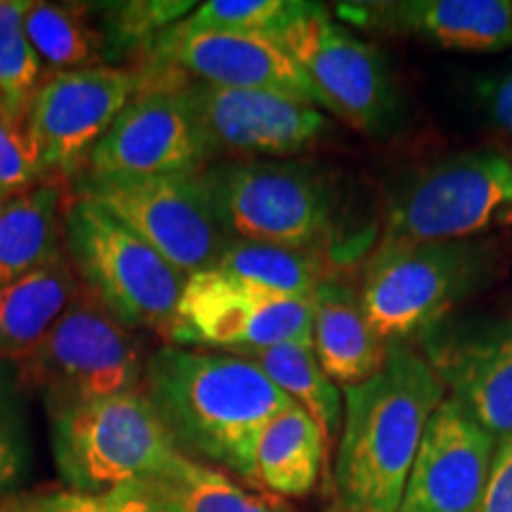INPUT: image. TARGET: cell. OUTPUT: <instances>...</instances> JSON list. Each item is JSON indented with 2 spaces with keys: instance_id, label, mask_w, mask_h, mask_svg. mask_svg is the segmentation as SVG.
I'll list each match as a JSON object with an SVG mask.
<instances>
[{
  "instance_id": "17",
  "label": "cell",
  "mask_w": 512,
  "mask_h": 512,
  "mask_svg": "<svg viewBox=\"0 0 512 512\" xmlns=\"http://www.w3.org/2000/svg\"><path fill=\"white\" fill-rule=\"evenodd\" d=\"M496 439L451 396L432 415L396 512H477Z\"/></svg>"
},
{
  "instance_id": "10",
  "label": "cell",
  "mask_w": 512,
  "mask_h": 512,
  "mask_svg": "<svg viewBox=\"0 0 512 512\" xmlns=\"http://www.w3.org/2000/svg\"><path fill=\"white\" fill-rule=\"evenodd\" d=\"M69 190L131 228L185 278L214 268L230 242L216 219L202 171L152 178H72Z\"/></svg>"
},
{
  "instance_id": "24",
  "label": "cell",
  "mask_w": 512,
  "mask_h": 512,
  "mask_svg": "<svg viewBox=\"0 0 512 512\" xmlns=\"http://www.w3.org/2000/svg\"><path fill=\"white\" fill-rule=\"evenodd\" d=\"M214 268L290 299H313L325 280L339 278L330 254L242 240H230Z\"/></svg>"
},
{
  "instance_id": "18",
  "label": "cell",
  "mask_w": 512,
  "mask_h": 512,
  "mask_svg": "<svg viewBox=\"0 0 512 512\" xmlns=\"http://www.w3.org/2000/svg\"><path fill=\"white\" fill-rule=\"evenodd\" d=\"M339 22L380 34L406 36L456 53H501L512 48L510 0H389L339 3Z\"/></svg>"
},
{
  "instance_id": "27",
  "label": "cell",
  "mask_w": 512,
  "mask_h": 512,
  "mask_svg": "<svg viewBox=\"0 0 512 512\" xmlns=\"http://www.w3.org/2000/svg\"><path fill=\"white\" fill-rule=\"evenodd\" d=\"M91 5L105 36L110 64L131 57L140 62L164 31L181 24L190 10L197 8L190 0H121Z\"/></svg>"
},
{
  "instance_id": "13",
  "label": "cell",
  "mask_w": 512,
  "mask_h": 512,
  "mask_svg": "<svg viewBox=\"0 0 512 512\" xmlns=\"http://www.w3.org/2000/svg\"><path fill=\"white\" fill-rule=\"evenodd\" d=\"M176 76L214 159L249 162L302 155L323 143L332 128L323 110L285 95L209 86Z\"/></svg>"
},
{
  "instance_id": "22",
  "label": "cell",
  "mask_w": 512,
  "mask_h": 512,
  "mask_svg": "<svg viewBox=\"0 0 512 512\" xmlns=\"http://www.w3.org/2000/svg\"><path fill=\"white\" fill-rule=\"evenodd\" d=\"M69 202V181L50 178L0 204V287L62 252Z\"/></svg>"
},
{
  "instance_id": "21",
  "label": "cell",
  "mask_w": 512,
  "mask_h": 512,
  "mask_svg": "<svg viewBox=\"0 0 512 512\" xmlns=\"http://www.w3.org/2000/svg\"><path fill=\"white\" fill-rule=\"evenodd\" d=\"M81 294L83 285L64 249L48 264L0 287V361L22 363Z\"/></svg>"
},
{
  "instance_id": "33",
  "label": "cell",
  "mask_w": 512,
  "mask_h": 512,
  "mask_svg": "<svg viewBox=\"0 0 512 512\" xmlns=\"http://www.w3.org/2000/svg\"><path fill=\"white\" fill-rule=\"evenodd\" d=\"M477 100L486 119L512 136V64L477 83Z\"/></svg>"
},
{
  "instance_id": "34",
  "label": "cell",
  "mask_w": 512,
  "mask_h": 512,
  "mask_svg": "<svg viewBox=\"0 0 512 512\" xmlns=\"http://www.w3.org/2000/svg\"><path fill=\"white\" fill-rule=\"evenodd\" d=\"M477 512H512V439L496 444L494 463Z\"/></svg>"
},
{
  "instance_id": "20",
  "label": "cell",
  "mask_w": 512,
  "mask_h": 512,
  "mask_svg": "<svg viewBox=\"0 0 512 512\" xmlns=\"http://www.w3.org/2000/svg\"><path fill=\"white\" fill-rule=\"evenodd\" d=\"M313 351L320 368L339 387H354L380 373L389 344L375 335L358 292L339 278L313 294Z\"/></svg>"
},
{
  "instance_id": "7",
  "label": "cell",
  "mask_w": 512,
  "mask_h": 512,
  "mask_svg": "<svg viewBox=\"0 0 512 512\" xmlns=\"http://www.w3.org/2000/svg\"><path fill=\"white\" fill-rule=\"evenodd\" d=\"M512 223V159L463 152L408 178L389 200L377 245L479 240Z\"/></svg>"
},
{
  "instance_id": "8",
  "label": "cell",
  "mask_w": 512,
  "mask_h": 512,
  "mask_svg": "<svg viewBox=\"0 0 512 512\" xmlns=\"http://www.w3.org/2000/svg\"><path fill=\"white\" fill-rule=\"evenodd\" d=\"M147 356L145 332L121 325L83 290L17 370L24 387L41 394L48 413H55L140 389Z\"/></svg>"
},
{
  "instance_id": "1",
  "label": "cell",
  "mask_w": 512,
  "mask_h": 512,
  "mask_svg": "<svg viewBox=\"0 0 512 512\" xmlns=\"http://www.w3.org/2000/svg\"><path fill=\"white\" fill-rule=\"evenodd\" d=\"M140 392L183 456L221 467L249 486H256L259 434L294 406L247 358L176 344L150 351Z\"/></svg>"
},
{
  "instance_id": "5",
  "label": "cell",
  "mask_w": 512,
  "mask_h": 512,
  "mask_svg": "<svg viewBox=\"0 0 512 512\" xmlns=\"http://www.w3.org/2000/svg\"><path fill=\"white\" fill-rule=\"evenodd\" d=\"M202 178L228 240L330 254L335 197L313 166L235 159L209 164Z\"/></svg>"
},
{
  "instance_id": "12",
  "label": "cell",
  "mask_w": 512,
  "mask_h": 512,
  "mask_svg": "<svg viewBox=\"0 0 512 512\" xmlns=\"http://www.w3.org/2000/svg\"><path fill=\"white\" fill-rule=\"evenodd\" d=\"M166 339L211 351L313 344V299H290L207 268L185 280Z\"/></svg>"
},
{
  "instance_id": "19",
  "label": "cell",
  "mask_w": 512,
  "mask_h": 512,
  "mask_svg": "<svg viewBox=\"0 0 512 512\" xmlns=\"http://www.w3.org/2000/svg\"><path fill=\"white\" fill-rule=\"evenodd\" d=\"M121 489L155 512H294L285 498L235 482L226 472L183 453Z\"/></svg>"
},
{
  "instance_id": "11",
  "label": "cell",
  "mask_w": 512,
  "mask_h": 512,
  "mask_svg": "<svg viewBox=\"0 0 512 512\" xmlns=\"http://www.w3.org/2000/svg\"><path fill=\"white\" fill-rule=\"evenodd\" d=\"M138 91L74 178L200 174L214 162L174 72L133 69Z\"/></svg>"
},
{
  "instance_id": "3",
  "label": "cell",
  "mask_w": 512,
  "mask_h": 512,
  "mask_svg": "<svg viewBox=\"0 0 512 512\" xmlns=\"http://www.w3.org/2000/svg\"><path fill=\"white\" fill-rule=\"evenodd\" d=\"M498 259V247L486 238L377 245L358 292L361 309L384 342L411 344L489 285Z\"/></svg>"
},
{
  "instance_id": "9",
  "label": "cell",
  "mask_w": 512,
  "mask_h": 512,
  "mask_svg": "<svg viewBox=\"0 0 512 512\" xmlns=\"http://www.w3.org/2000/svg\"><path fill=\"white\" fill-rule=\"evenodd\" d=\"M306 74L318 105L363 133L387 136L399 124L401 98L392 69L375 46L311 3L278 38Z\"/></svg>"
},
{
  "instance_id": "35",
  "label": "cell",
  "mask_w": 512,
  "mask_h": 512,
  "mask_svg": "<svg viewBox=\"0 0 512 512\" xmlns=\"http://www.w3.org/2000/svg\"><path fill=\"white\" fill-rule=\"evenodd\" d=\"M0 512H19L15 505H10V508H0Z\"/></svg>"
},
{
  "instance_id": "29",
  "label": "cell",
  "mask_w": 512,
  "mask_h": 512,
  "mask_svg": "<svg viewBox=\"0 0 512 512\" xmlns=\"http://www.w3.org/2000/svg\"><path fill=\"white\" fill-rule=\"evenodd\" d=\"M306 0H209L197 5L178 27L214 34L271 36L280 34L309 10Z\"/></svg>"
},
{
  "instance_id": "28",
  "label": "cell",
  "mask_w": 512,
  "mask_h": 512,
  "mask_svg": "<svg viewBox=\"0 0 512 512\" xmlns=\"http://www.w3.org/2000/svg\"><path fill=\"white\" fill-rule=\"evenodd\" d=\"M24 10L27 0H0V100L17 119H27L31 100L48 76L24 29Z\"/></svg>"
},
{
  "instance_id": "25",
  "label": "cell",
  "mask_w": 512,
  "mask_h": 512,
  "mask_svg": "<svg viewBox=\"0 0 512 512\" xmlns=\"http://www.w3.org/2000/svg\"><path fill=\"white\" fill-rule=\"evenodd\" d=\"M24 29L41 62L55 72L112 67L93 5L27 3Z\"/></svg>"
},
{
  "instance_id": "14",
  "label": "cell",
  "mask_w": 512,
  "mask_h": 512,
  "mask_svg": "<svg viewBox=\"0 0 512 512\" xmlns=\"http://www.w3.org/2000/svg\"><path fill=\"white\" fill-rule=\"evenodd\" d=\"M138 91V74L124 67L53 72L27 112V131L50 178L72 181Z\"/></svg>"
},
{
  "instance_id": "4",
  "label": "cell",
  "mask_w": 512,
  "mask_h": 512,
  "mask_svg": "<svg viewBox=\"0 0 512 512\" xmlns=\"http://www.w3.org/2000/svg\"><path fill=\"white\" fill-rule=\"evenodd\" d=\"M64 252L83 290L112 318L131 330L166 335L188 278L131 228L95 202L72 195Z\"/></svg>"
},
{
  "instance_id": "15",
  "label": "cell",
  "mask_w": 512,
  "mask_h": 512,
  "mask_svg": "<svg viewBox=\"0 0 512 512\" xmlns=\"http://www.w3.org/2000/svg\"><path fill=\"white\" fill-rule=\"evenodd\" d=\"M133 69H166L209 86L278 93L320 110L306 74L271 36L185 31L176 24Z\"/></svg>"
},
{
  "instance_id": "2",
  "label": "cell",
  "mask_w": 512,
  "mask_h": 512,
  "mask_svg": "<svg viewBox=\"0 0 512 512\" xmlns=\"http://www.w3.org/2000/svg\"><path fill=\"white\" fill-rule=\"evenodd\" d=\"M335 512H396L446 387L413 344H389L380 373L344 387Z\"/></svg>"
},
{
  "instance_id": "26",
  "label": "cell",
  "mask_w": 512,
  "mask_h": 512,
  "mask_svg": "<svg viewBox=\"0 0 512 512\" xmlns=\"http://www.w3.org/2000/svg\"><path fill=\"white\" fill-rule=\"evenodd\" d=\"M280 392L302 406L325 434V441L339 432L344 418V394L320 368L313 344H278L268 349L240 351Z\"/></svg>"
},
{
  "instance_id": "32",
  "label": "cell",
  "mask_w": 512,
  "mask_h": 512,
  "mask_svg": "<svg viewBox=\"0 0 512 512\" xmlns=\"http://www.w3.org/2000/svg\"><path fill=\"white\" fill-rule=\"evenodd\" d=\"M15 508L19 512H155L133 501L121 486L102 496H83L72 494V491L31 496L27 501L17 503Z\"/></svg>"
},
{
  "instance_id": "30",
  "label": "cell",
  "mask_w": 512,
  "mask_h": 512,
  "mask_svg": "<svg viewBox=\"0 0 512 512\" xmlns=\"http://www.w3.org/2000/svg\"><path fill=\"white\" fill-rule=\"evenodd\" d=\"M31 472L27 387L15 363L0 361V498L17 491Z\"/></svg>"
},
{
  "instance_id": "6",
  "label": "cell",
  "mask_w": 512,
  "mask_h": 512,
  "mask_svg": "<svg viewBox=\"0 0 512 512\" xmlns=\"http://www.w3.org/2000/svg\"><path fill=\"white\" fill-rule=\"evenodd\" d=\"M48 415L55 467L72 494H110L181 453L140 389Z\"/></svg>"
},
{
  "instance_id": "31",
  "label": "cell",
  "mask_w": 512,
  "mask_h": 512,
  "mask_svg": "<svg viewBox=\"0 0 512 512\" xmlns=\"http://www.w3.org/2000/svg\"><path fill=\"white\" fill-rule=\"evenodd\" d=\"M50 181L27 131V119H17L0 100V204Z\"/></svg>"
},
{
  "instance_id": "23",
  "label": "cell",
  "mask_w": 512,
  "mask_h": 512,
  "mask_svg": "<svg viewBox=\"0 0 512 512\" xmlns=\"http://www.w3.org/2000/svg\"><path fill=\"white\" fill-rule=\"evenodd\" d=\"M328 441L318 422L294 403L268 422L254 448L256 486L280 498H302L316 489Z\"/></svg>"
},
{
  "instance_id": "16",
  "label": "cell",
  "mask_w": 512,
  "mask_h": 512,
  "mask_svg": "<svg viewBox=\"0 0 512 512\" xmlns=\"http://www.w3.org/2000/svg\"><path fill=\"white\" fill-rule=\"evenodd\" d=\"M422 356L496 444L512 439V318L458 330L441 323L422 337Z\"/></svg>"
}]
</instances>
